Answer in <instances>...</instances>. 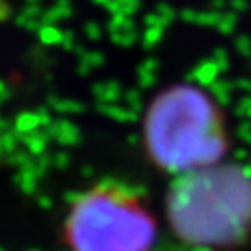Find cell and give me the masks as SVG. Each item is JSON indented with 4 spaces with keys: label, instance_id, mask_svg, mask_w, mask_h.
Segmentation results:
<instances>
[{
    "label": "cell",
    "instance_id": "3957f363",
    "mask_svg": "<svg viewBox=\"0 0 251 251\" xmlns=\"http://www.w3.org/2000/svg\"><path fill=\"white\" fill-rule=\"evenodd\" d=\"M158 224L138 186L104 179L69 206L63 240L71 251H151Z\"/></svg>",
    "mask_w": 251,
    "mask_h": 251
},
{
    "label": "cell",
    "instance_id": "6da1fadb",
    "mask_svg": "<svg viewBox=\"0 0 251 251\" xmlns=\"http://www.w3.org/2000/svg\"><path fill=\"white\" fill-rule=\"evenodd\" d=\"M140 132L147 160L175 179L224 164L233 149L227 112L194 82L162 88L145 108Z\"/></svg>",
    "mask_w": 251,
    "mask_h": 251
},
{
    "label": "cell",
    "instance_id": "7a4b0ae2",
    "mask_svg": "<svg viewBox=\"0 0 251 251\" xmlns=\"http://www.w3.org/2000/svg\"><path fill=\"white\" fill-rule=\"evenodd\" d=\"M173 233L196 248H234L251 236V175L231 164L186 173L166 198Z\"/></svg>",
    "mask_w": 251,
    "mask_h": 251
}]
</instances>
